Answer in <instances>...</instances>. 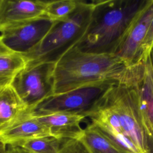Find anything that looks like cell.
I'll return each mask as SVG.
<instances>
[{
	"mask_svg": "<svg viewBox=\"0 0 153 153\" xmlns=\"http://www.w3.org/2000/svg\"><path fill=\"white\" fill-rule=\"evenodd\" d=\"M152 19L153 0H149L114 53L129 67L146 60L142 59L141 48Z\"/></svg>",
	"mask_w": 153,
	"mask_h": 153,
	"instance_id": "ba28073f",
	"label": "cell"
},
{
	"mask_svg": "<svg viewBox=\"0 0 153 153\" xmlns=\"http://www.w3.org/2000/svg\"><path fill=\"white\" fill-rule=\"evenodd\" d=\"M131 67L115 54L84 53L74 47L55 63L54 94L96 82H126Z\"/></svg>",
	"mask_w": 153,
	"mask_h": 153,
	"instance_id": "7a4b0ae2",
	"label": "cell"
},
{
	"mask_svg": "<svg viewBox=\"0 0 153 153\" xmlns=\"http://www.w3.org/2000/svg\"><path fill=\"white\" fill-rule=\"evenodd\" d=\"M50 131V134L60 139H79L83 133L80 126L84 117L65 112L33 115Z\"/></svg>",
	"mask_w": 153,
	"mask_h": 153,
	"instance_id": "30bf717a",
	"label": "cell"
},
{
	"mask_svg": "<svg viewBox=\"0 0 153 153\" xmlns=\"http://www.w3.org/2000/svg\"><path fill=\"white\" fill-rule=\"evenodd\" d=\"M47 136H51L49 130L33 117L32 114L0 131V140L7 145Z\"/></svg>",
	"mask_w": 153,
	"mask_h": 153,
	"instance_id": "7c38bea8",
	"label": "cell"
},
{
	"mask_svg": "<svg viewBox=\"0 0 153 153\" xmlns=\"http://www.w3.org/2000/svg\"><path fill=\"white\" fill-rule=\"evenodd\" d=\"M32 114V111L19 97L11 82L0 85V131Z\"/></svg>",
	"mask_w": 153,
	"mask_h": 153,
	"instance_id": "8fae6325",
	"label": "cell"
},
{
	"mask_svg": "<svg viewBox=\"0 0 153 153\" xmlns=\"http://www.w3.org/2000/svg\"><path fill=\"white\" fill-rule=\"evenodd\" d=\"M148 58L149 59V62H150V65L151 66V69L152 71L153 72V45L151 47L149 52V54H148Z\"/></svg>",
	"mask_w": 153,
	"mask_h": 153,
	"instance_id": "44dd1931",
	"label": "cell"
},
{
	"mask_svg": "<svg viewBox=\"0 0 153 153\" xmlns=\"http://www.w3.org/2000/svg\"><path fill=\"white\" fill-rule=\"evenodd\" d=\"M7 151L8 153H29L21 147L13 145H7Z\"/></svg>",
	"mask_w": 153,
	"mask_h": 153,
	"instance_id": "d6986e66",
	"label": "cell"
},
{
	"mask_svg": "<svg viewBox=\"0 0 153 153\" xmlns=\"http://www.w3.org/2000/svg\"><path fill=\"white\" fill-rule=\"evenodd\" d=\"M2 0H0V5H1V2H2Z\"/></svg>",
	"mask_w": 153,
	"mask_h": 153,
	"instance_id": "603a6c76",
	"label": "cell"
},
{
	"mask_svg": "<svg viewBox=\"0 0 153 153\" xmlns=\"http://www.w3.org/2000/svg\"><path fill=\"white\" fill-rule=\"evenodd\" d=\"M26 66L24 57L6 47L0 39V81L10 82Z\"/></svg>",
	"mask_w": 153,
	"mask_h": 153,
	"instance_id": "4fadbf2b",
	"label": "cell"
},
{
	"mask_svg": "<svg viewBox=\"0 0 153 153\" xmlns=\"http://www.w3.org/2000/svg\"><path fill=\"white\" fill-rule=\"evenodd\" d=\"M5 83H8V82H2L0 81V85H2V84H5Z\"/></svg>",
	"mask_w": 153,
	"mask_h": 153,
	"instance_id": "7402d4cb",
	"label": "cell"
},
{
	"mask_svg": "<svg viewBox=\"0 0 153 153\" xmlns=\"http://www.w3.org/2000/svg\"><path fill=\"white\" fill-rule=\"evenodd\" d=\"M79 140L91 153H122L93 123L84 128Z\"/></svg>",
	"mask_w": 153,
	"mask_h": 153,
	"instance_id": "5bb4252c",
	"label": "cell"
},
{
	"mask_svg": "<svg viewBox=\"0 0 153 153\" xmlns=\"http://www.w3.org/2000/svg\"><path fill=\"white\" fill-rule=\"evenodd\" d=\"M54 22L44 15L4 30L1 33L0 39L11 50L24 55L39 44Z\"/></svg>",
	"mask_w": 153,
	"mask_h": 153,
	"instance_id": "52a82bcc",
	"label": "cell"
},
{
	"mask_svg": "<svg viewBox=\"0 0 153 153\" xmlns=\"http://www.w3.org/2000/svg\"><path fill=\"white\" fill-rule=\"evenodd\" d=\"M93 9V2L80 1L78 8L70 16L55 21L39 44L22 55L26 66L41 63H56L82 38L89 25Z\"/></svg>",
	"mask_w": 153,
	"mask_h": 153,
	"instance_id": "3957f363",
	"label": "cell"
},
{
	"mask_svg": "<svg viewBox=\"0 0 153 153\" xmlns=\"http://www.w3.org/2000/svg\"><path fill=\"white\" fill-rule=\"evenodd\" d=\"M153 45V19L150 23L146 36L143 42L141 53L142 59L145 60L148 56L149 50Z\"/></svg>",
	"mask_w": 153,
	"mask_h": 153,
	"instance_id": "ac0fdd59",
	"label": "cell"
},
{
	"mask_svg": "<svg viewBox=\"0 0 153 153\" xmlns=\"http://www.w3.org/2000/svg\"><path fill=\"white\" fill-rule=\"evenodd\" d=\"M118 82L103 81L54 94L38 104L33 115L65 112L90 117L108 90Z\"/></svg>",
	"mask_w": 153,
	"mask_h": 153,
	"instance_id": "277c9868",
	"label": "cell"
},
{
	"mask_svg": "<svg viewBox=\"0 0 153 153\" xmlns=\"http://www.w3.org/2000/svg\"><path fill=\"white\" fill-rule=\"evenodd\" d=\"M47 1L2 0L0 5V33L15 25L44 16Z\"/></svg>",
	"mask_w": 153,
	"mask_h": 153,
	"instance_id": "9c48e42d",
	"label": "cell"
},
{
	"mask_svg": "<svg viewBox=\"0 0 153 153\" xmlns=\"http://www.w3.org/2000/svg\"><path fill=\"white\" fill-rule=\"evenodd\" d=\"M149 0L93 1V9L87 30L74 46L93 54H113Z\"/></svg>",
	"mask_w": 153,
	"mask_h": 153,
	"instance_id": "6da1fadb",
	"label": "cell"
},
{
	"mask_svg": "<svg viewBox=\"0 0 153 153\" xmlns=\"http://www.w3.org/2000/svg\"><path fill=\"white\" fill-rule=\"evenodd\" d=\"M133 83L141 114L145 153H153V72L148 56L134 66Z\"/></svg>",
	"mask_w": 153,
	"mask_h": 153,
	"instance_id": "8992f818",
	"label": "cell"
},
{
	"mask_svg": "<svg viewBox=\"0 0 153 153\" xmlns=\"http://www.w3.org/2000/svg\"><path fill=\"white\" fill-rule=\"evenodd\" d=\"M59 153H91L79 139H65Z\"/></svg>",
	"mask_w": 153,
	"mask_h": 153,
	"instance_id": "e0dca14e",
	"label": "cell"
},
{
	"mask_svg": "<svg viewBox=\"0 0 153 153\" xmlns=\"http://www.w3.org/2000/svg\"><path fill=\"white\" fill-rule=\"evenodd\" d=\"M54 65L53 63H41L26 66L11 82L19 97L32 111L54 94Z\"/></svg>",
	"mask_w": 153,
	"mask_h": 153,
	"instance_id": "5b68a950",
	"label": "cell"
},
{
	"mask_svg": "<svg viewBox=\"0 0 153 153\" xmlns=\"http://www.w3.org/2000/svg\"><path fill=\"white\" fill-rule=\"evenodd\" d=\"M65 139L47 136L30 139L12 144L29 153H59Z\"/></svg>",
	"mask_w": 153,
	"mask_h": 153,
	"instance_id": "9a60e30c",
	"label": "cell"
},
{
	"mask_svg": "<svg viewBox=\"0 0 153 153\" xmlns=\"http://www.w3.org/2000/svg\"><path fill=\"white\" fill-rule=\"evenodd\" d=\"M79 2V0L47 1L45 14L54 22L65 19L76 10Z\"/></svg>",
	"mask_w": 153,
	"mask_h": 153,
	"instance_id": "2e32d148",
	"label": "cell"
},
{
	"mask_svg": "<svg viewBox=\"0 0 153 153\" xmlns=\"http://www.w3.org/2000/svg\"><path fill=\"white\" fill-rule=\"evenodd\" d=\"M0 153H8L7 145L0 140Z\"/></svg>",
	"mask_w": 153,
	"mask_h": 153,
	"instance_id": "ffe728a7",
	"label": "cell"
}]
</instances>
